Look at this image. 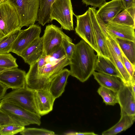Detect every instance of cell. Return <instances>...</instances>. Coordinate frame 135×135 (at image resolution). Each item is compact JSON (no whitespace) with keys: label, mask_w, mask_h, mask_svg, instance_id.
<instances>
[{"label":"cell","mask_w":135,"mask_h":135,"mask_svg":"<svg viewBox=\"0 0 135 135\" xmlns=\"http://www.w3.org/2000/svg\"><path fill=\"white\" fill-rule=\"evenodd\" d=\"M15 8L19 17L20 27L29 26L37 21L39 0H8Z\"/></svg>","instance_id":"cell-4"},{"label":"cell","mask_w":135,"mask_h":135,"mask_svg":"<svg viewBox=\"0 0 135 135\" xmlns=\"http://www.w3.org/2000/svg\"><path fill=\"white\" fill-rule=\"evenodd\" d=\"M0 110L24 126L30 124L39 126L41 123V117L39 115L8 101H0Z\"/></svg>","instance_id":"cell-5"},{"label":"cell","mask_w":135,"mask_h":135,"mask_svg":"<svg viewBox=\"0 0 135 135\" xmlns=\"http://www.w3.org/2000/svg\"><path fill=\"white\" fill-rule=\"evenodd\" d=\"M20 133L22 135H55L54 132L52 131L43 128H25Z\"/></svg>","instance_id":"cell-31"},{"label":"cell","mask_w":135,"mask_h":135,"mask_svg":"<svg viewBox=\"0 0 135 135\" xmlns=\"http://www.w3.org/2000/svg\"><path fill=\"white\" fill-rule=\"evenodd\" d=\"M18 15L8 0L0 1V37L17 30H21Z\"/></svg>","instance_id":"cell-3"},{"label":"cell","mask_w":135,"mask_h":135,"mask_svg":"<svg viewBox=\"0 0 135 135\" xmlns=\"http://www.w3.org/2000/svg\"><path fill=\"white\" fill-rule=\"evenodd\" d=\"M44 54L42 38L39 37L24 49L19 56L23 58L25 63L30 65L37 61Z\"/></svg>","instance_id":"cell-16"},{"label":"cell","mask_w":135,"mask_h":135,"mask_svg":"<svg viewBox=\"0 0 135 135\" xmlns=\"http://www.w3.org/2000/svg\"><path fill=\"white\" fill-rule=\"evenodd\" d=\"M34 91L25 85L24 87L13 90L5 94L0 101H6L11 102L39 114L35 102Z\"/></svg>","instance_id":"cell-7"},{"label":"cell","mask_w":135,"mask_h":135,"mask_svg":"<svg viewBox=\"0 0 135 135\" xmlns=\"http://www.w3.org/2000/svg\"><path fill=\"white\" fill-rule=\"evenodd\" d=\"M106 42L112 59L122 77L123 80V83L127 85H131V80L130 76L124 65L114 52L109 39L107 37Z\"/></svg>","instance_id":"cell-23"},{"label":"cell","mask_w":135,"mask_h":135,"mask_svg":"<svg viewBox=\"0 0 135 135\" xmlns=\"http://www.w3.org/2000/svg\"><path fill=\"white\" fill-rule=\"evenodd\" d=\"M35 102L39 114L41 116L48 113L53 109L55 99L48 89H39L34 91Z\"/></svg>","instance_id":"cell-14"},{"label":"cell","mask_w":135,"mask_h":135,"mask_svg":"<svg viewBox=\"0 0 135 135\" xmlns=\"http://www.w3.org/2000/svg\"><path fill=\"white\" fill-rule=\"evenodd\" d=\"M121 118L115 125L102 132V135H114L125 131L130 127L135 121V115L126 114L121 112Z\"/></svg>","instance_id":"cell-21"},{"label":"cell","mask_w":135,"mask_h":135,"mask_svg":"<svg viewBox=\"0 0 135 135\" xmlns=\"http://www.w3.org/2000/svg\"><path fill=\"white\" fill-rule=\"evenodd\" d=\"M82 2L86 6L91 5L95 8H99L106 2V0H82Z\"/></svg>","instance_id":"cell-35"},{"label":"cell","mask_w":135,"mask_h":135,"mask_svg":"<svg viewBox=\"0 0 135 135\" xmlns=\"http://www.w3.org/2000/svg\"><path fill=\"white\" fill-rule=\"evenodd\" d=\"M106 37L109 39L114 52L121 62L124 64L122 53L119 46L116 38L112 36L108 33Z\"/></svg>","instance_id":"cell-33"},{"label":"cell","mask_w":135,"mask_h":135,"mask_svg":"<svg viewBox=\"0 0 135 135\" xmlns=\"http://www.w3.org/2000/svg\"><path fill=\"white\" fill-rule=\"evenodd\" d=\"M74 15L76 18V25L75 28L76 33L94 50L98 55H100L89 10L83 15Z\"/></svg>","instance_id":"cell-8"},{"label":"cell","mask_w":135,"mask_h":135,"mask_svg":"<svg viewBox=\"0 0 135 135\" xmlns=\"http://www.w3.org/2000/svg\"><path fill=\"white\" fill-rule=\"evenodd\" d=\"M116 39L122 53L133 65L135 66V42Z\"/></svg>","instance_id":"cell-24"},{"label":"cell","mask_w":135,"mask_h":135,"mask_svg":"<svg viewBox=\"0 0 135 135\" xmlns=\"http://www.w3.org/2000/svg\"><path fill=\"white\" fill-rule=\"evenodd\" d=\"M26 73L17 68L9 69L0 73V82L13 90L24 87Z\"/></svg>","instance_id":"cell-12"},{"label":"cell","mask_w":135,"mask_h":135,"mask_svg":"<svg viewBox=\"0 0 135 135\" xmlns=\"http://www.w3.org/2000/svg\"><path fill=\"white\" fill-rule=\"evenodd\" d=\"M125 9L135 7V0H121Z\"/></svg>","instance_id":"cell-37"},{"label":"cell","mask_w":135,"mask_h":135,"mask_svg":"<svg viewBox=\"0 0 135 135\" xmlns=\"http://www.w3.org/2000/svg\"><path fill=\"white\" fill-rule=\"evenodd\" d=\"M95 70L118 77L123 82L122 77L115 64L109 59L101 55H98Z\"/></svg>","instance_id":"cell-19"},{"label":"cell","mask_w":135,"mask_h":135,"mask_svg":"<svg viewBox=\"0 0 135 135\" xmlns=\"http://www.w3.org/2000/svg\"><path fill=\"white\" fill-rule=\"evenodd\" d=\"M61 45L65 51L66 57L70 60L74 52L75 45L73 43L71 39L65 33L62 38Z\"/></svg>","instance_id":"cell-30"},{"label":"cell","mask_w":135,"mask_h":135,"mask_svg":"<svg viewBox=\"0 0 135 135\" xmlns=\"http://www.w3.org/2000/svg\"><path fill=\"white\" fill-rule=\"evenodd\" d=\"M1 126H0V129H1Z\"/></svg>","instance_id":"cell-42"},{"label":"cell","mask_w":135,"mask_h":135,"mask_svg":"<svg viewBox=\"0 0 135 135\" xmlns=\"http://www.w3.org/2000/svg\"><path fill=\"white\" fill-rule=\"evenodd\" d=\"M94 79L101 86L118 92L123 83L116 77L94 71L92 74Z\"/></svg>","instance_id":"cell-20"},{"label":"cell","mask_w":135,"mask_h":135,"mask_svg":"<svg viewBox=\"0 0 135 135\" xmlns=\"http://www.w3.org/2000/svg\"><path fill=\"white\" fill-rule=\"evenodd\" d=\"M25 126L18 124H12L1 126L0 135H13L22 131Z\"/></svg>","instance_id":"cell-29"},{"label":"cell","mask_w":135,"mask_h":135,"mask_svg":"<svg viewBox=\"0 0 135 135\" xmlns=\"http://www.w3.org/2000/svg\"><path fill=\"white\" fill-rule=\"evenodd\" d=\"M8 88L5 85L0 82V100L5 95Z\"/></svg>","instance_id":"cell-38"},{"label":"cell","mask_w":135,"mask_h":135,"mask_svg":"<svg viewBox=\"0 0 135 135\" xmlns=\"http://www.w3.org/2000/svg\"><path fill=\"white\" fill-rule=\"evenodd\" d=\"M117 95L121 112L126 114L135 115V94L132 91L131 86L123 83L117 92Z\"/></svg>","instance_id":"cell-13"},{"label":"cell","mask_w":135,"mask_h":135,"mask_svg":"<svg viewBox=\"0 0 135 135\" xmlns=\"http://www.w3.org/2000/svg\"><path fill=\"white\" fill-rule=\"evenodd\" d=\"M50 56L55 59L57 60L66 56V55L65 51L61 45L58 49Z\"/></svg>","instance_id":"cell-36"},{"label":"cell","mask_w":135,"mask_h":135,"mask_svg":"<svg viewBox=\"0 0 135 135\" xmlns=\"http://www.w3.org/2000/svg\"><path fill=\"white\" fill-rule=\"evenodd\" d=\"M69 75V70L63 69L51 81L48 89L55 99L60 96L64 91Z\"/></svg>","instance_id":"cell-18"},{"label":"cell","mask_w":135,"mask_h":135,"mask_svg":"<svg viewBox=\"0 0 135 135\" xmlns=\"http://www.w3.org/2000/svg\"><path fill=\"white\" fill-rule=\"evenodd\" d=\"M64 34L61 27L53 24L46 26L42 37L44 54L46 56H50L61 46Z\"/></svg>","instance_id":"cell-10"},{"label":"cell","mask_w":135,"mask_h":135,"mask_svg":"<svg viewBox=\"0 0 135 135\" xmlns=\"http://www.w3.org/2000/svg\"><path fill=\"white\" fill-rule=\"evenodd\" d=\"M106 28L108 33L114 37L135 42L134 29L131 27L109 22L106 23Z\"/></svg>","instance_id":"cell-17"},{"label":"cell","mask_w":135,"mask_h":135,"mask_svg":"<svg viewBox=\"0 0 135 135\" xmlns=\"http://www.w3.org/2000/svg\"><path fill=\"white\" fill-rule=\"evenodd\" d=\"M73 15L71 0H55L51 7V21L55 20L60 24L62 28L73 30Z\"/></svg>","instance_id":"cell-6"},{"label":"cell","mask_w":135,"mask_h":135,"mask_svg":"<svg viewBox=\"0 0 135 135\" xmlns=\"http://www.w3.org/2000/svg\"><path fill=\"white\" fill-rule=\"evenodd\" d=\"M46 60V63L41 67L33 64L30 65L26 79V85L28 88L34 90L48 89L53 79L70 63L66 56L56 60L49 56Z\"/></svg>","instance_id":"cell-1"},{"label":"cell","mask_w":135,"mask_h":135,"mask_svg":"<svg viewBox=\"0 0 135 135\" xmlns=\"http://www.w3.org/2000/svg\"><path fill=\"white\" fill-rule=\"evenodd\" d=\"M125 9L121 0H112L96 10V13L105 23L110 22L122 10Z\"/></svg>","instance_id":"cell-15"},{"label":"cell","mask_w":135,"mask_h":135,"mask_svg":"<svg viewBox=\"0 0 135 135\" xmlns=\"http://www.w3.org/2000/svg\"><path fill=\"white\" fill-rule=\"evenodd\" d=\"M3 0H0V1H3Z\"/></svg>","instance_id":"cell-41"},{"label":"cell","mask_w":135,"mask_h":135,"mask_svg":"<svg viewBox=\"0 0 135 135\" xmlns=\"http://www.w3.org/2000/svg\"><path fill=\"white\" fill-rule=\"evenodd\" d=\"M122 56L124 65L131 78V84L135 83V66L133 65L123 54Z\"/></svg>","instance_id":"cell-32"},{"label":"cell","mask_w":135,"mask_h":135,"mask_svg":"<svg viewBox=\"0 0 135 135\" xmlns=\"http://www.w3.org/2000/svg\"><path fill=\"white\" fill-rule=\"evenodd\" d=\"M17 30L0 37V54L10 52L13 44L20 30Z\"/></svg>","instance_id":"cell-25"},{"label":"cell","mask_w":135,"mask_h":135,"mask_svg":"<svg viewBox=\"0 0 135 135\" xmlns=\"http://www.w3.org/2000/svg\"><path fill=\"white\" fill-rule=\"evenodd\" d=\"M97 92L106 105L113 106L118 103L117 92L102 86L98 88Z\"/></svg>","instance_id":"cell-26"},{"label":"cell","mask_w":135,"mask_h":135,"mask_svg":"<svg viewBox=\"0 0 135 135\" xmlns=\"http://www.w3.org/2000/svg\"><path fill=\"white\" fill-rule=\"evenodd\" d=\"M67 135H97L94 132H70L65 134Z\"/></svg>","instance_id":"cell-39"},{"label":"cell","mask_w":135,"mask_h":135,"mask_svg":"<svg viewBox=\"0 0 135 135\" xmlns=\"http://www.w3.org/2000/svg\"><path fill=\"white\" fill-rule=\"evenodd\" d=\"M7 69H8L4 68H0V73H1L2 72H3V71L6 70Z\"/></svg>","instance_id":"cell-40"},{"label":"cell","mask_w":135,"mask_h":135,"mask_svg":"<svg viewBox=\"0 0 135 135\" xmlns=\"http://www.w3.org/2000/svg\"><path fill=\"white\" fill-rule=\"evenodd\" d=\"M88 9L100 55L110 60L111 56L106 42V23L97 14L95 8L89 7Z\"/></svg>","instance_id":"cell-9"},{"label":"cell","mask_w":135,"mask_h":135,"mask_svg":"<svg viewBox=\"0 0 135 135\" xmlns=\"http://www.w3.org/2000/svg\"><path fill=\"white\" fill-rule=\"evenodd\" d=\"M12 124H18L23 126L20 122L10 117L0 110V126Z\"/></svg>","instance_id":"cell-34"},{"label":"cell","mask_w":135,"mask_h":135,"mask_svg":"<svg viewBox=\"0 0 135 135\" xmlns=\"http://www.w3.org/2000/svg\"><path fill=\"white\" fill-rule=\"evenodd\" d=\"M16 60L10 53L0 54V68L7 69L17 68Z\"/></svg>","instance_id":"cell-28"},{"label":"cell","mask_w":135,"mask_h":135,"mask_svg":"<svg viewBox=\"0 0 135 135\" xmlns=\"http://www.w3.org/2000/svg\"><path fill=\"white\" fill-rule=\"evenodd\" d=\"M110 22L129 26L135 29V19L125 9L113 18Z\"/></svg>","instance_id":"cell-27"},{"label":"cell","mask_w":135,"mask_h":135,"mask_svg":"<svg viewBox=\"0 0 135 135\" xmlns=\"http://www.w3.org/2000/svg\"><path fill=\"white\" fill-rule=\"evenodd\" d=\"M55 0H39L37 21L42 26L51 22L50 15L52 5Z\"/></svg>","instance_id":"cell-22"},{"label":"cell","mask_w":135,"mask_h":135,"mask_svg":"<svg viewBox=\"0 0 135 135\" xmlns=\"http://www.w3.org/2000/svg\"><path fill=\"white\" fill-rule=\"evenodd\" d=\"M41 29L35 24L24 30H20L13 44L10 52L20 56L22 52L37 38L40 37Z\"/></svg>","instance_id":"cell-11"},{"label":"cell","mask_w":135,"mask_h":135,"mask_svg":"<svg viewBox=\"0 0 135 135\" xmlns=\"http://www.w3.org/2000/svg\"><path fill=\"white\" fill-rule=\"evenodd\" d=\"M94 51L83 39L75 44L70 60V75L82 82L87 80L95 71L98 55Z\"/></svg>","instance_id":"cell-2"}]
</instances>
